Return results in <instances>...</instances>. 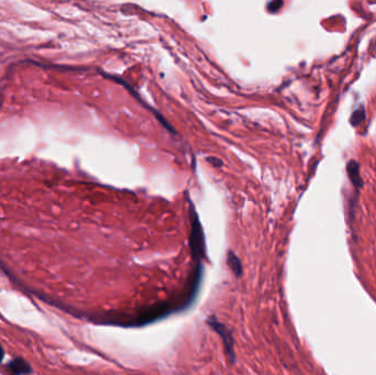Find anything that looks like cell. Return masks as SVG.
<instances>
[{
    "label": "cell",
    "mask_w": 376,
    "mask_h": 375,
    "mask_svg": "<svg viewBox=\"0 0 376 375\" xmlns=\"http://www.w3.org/2000/svg\"><path fill=\"white\" fill-rule=\"evenodd\" d=\"M189 219H190V234H189V248L192 255L196 261H199L206 254V242L203 226L200 224L198 214L196 213L195 206L189 202Z\"/></svg>",
    "instance_id": "6da1fadb"
},
{
    "label": "cell",
    "mask_w": 376,
    "mask_h": 375,
    "mask_svg": "<svg viewBox=\"0 0 376 375\" xmlns=\"http://www.w3.org/2000/svg\"><path fill=\"white\" fill-rule=\"evenodd\" d=\"M207 324L209 325V327H211V328L214 329V331H216L217 334L221 337V339L222 341H224V345H225L226 353L228 355V357L230 358L231 362L235 363L236 361L235 341H234V337H232L231 331L228 329L224 324L220 323L216 316H210L207 319Z\"/></svg>",
    "instance_id": "7a4b0ae2"
},
{
    "label": "cell",
    "mask_w": 376,
    "mask_h": 375,
    "mask_svg": "<svg viewBox=\"0 0 376 375\" xmlns=\"http://www.w3.org/2000/svg\"><path fill=\"white\" fill-rule=\"evenodd\" d=\"M227 263L237 277H240L242 275V273H243L242 263L240 261V258L235 254V252L229 251V253H228Z\"/></svg>",
    "instance_id": "3957f363"
},
{
    "label": "cell",
    "mask_w": 376,
    "mask_h": 375,
    "mask_svg": "<svg viewBox=\"0 0 376 375\" xmlns=\"http://www.w3.org/2000/svg\"><path fill=\"white\" fill-rule=\"evenodd\" d=\"M9 369H10V371H11V373L15 375L26 374L31 371L29 364L24 362L23 360H20V359H17V360H14L10 363Z\"/></svg>",
    "instance_id": "277c9868"
},
{
    "label": "cell",
    "mask_w": 376,
    "mask_h": 375,
    "mask_svg": "<svg viewBox=\"0 0 376 375\" xmlns=\"http://www.w3.org/2000/svg\"><path fill=\"white\" fill-rule=\"evenodd\" d=\"M348 173L349 176H350V179L353 182V184L356 186H361L362 181H361V176H360V168L359 164L356 161H350L348 164Z\"/></svg>",
    "instance_id": "5b68a950"
},
{
    "label": "cell",
    "mask_w": 376,
    "mask_h": 375,
    "mask_svg": "<svg viewBox=\"0 0 376 375\" xmlns=\"http://www.w3.org/2000/svg\"><path fill=\"white\" fill-rule=\"evenodd\" d=\"M283 4H284L283 1H278V0H276V1L268 2L266 8H267V10H268L269 12H276L277 10L283 6Z\"/></svg>",
    "instance_id": "8992f818"
},
{
    "label": "cell",
    "mask_w": 376,
    "mask_h": 375,
    "mask_svg": "<svg viewBox=\"0 0 376 375\" xmlns=\"http://www.w3.org/2000/svg\"><path fill=\"white\" fill-rule=\"evenodd\" d=\"M3 355H4V352H3V349H2V348H1V346H0V361H1V360H2V358H3Z\"/></svg>",
    "instance_id": "52a82bcc"
}]
</instances>
